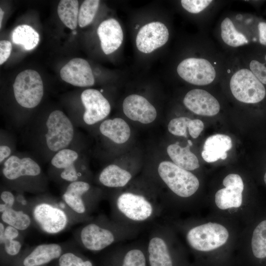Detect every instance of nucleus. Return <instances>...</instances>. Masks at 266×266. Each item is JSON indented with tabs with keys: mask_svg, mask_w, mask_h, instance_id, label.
Here are the masks:
<instances>
[{
	"mask_svg": "<svg viewBox=\"0 0 266 266\" xmlns=\"http://www.w3.org/2000/svg\"><path fill=\"white\" fill-rule=\"evenodd\" d=\"M110 204L112 219L140 229L157 223L165 207L157 192L133 189L120 191Z\"/></svg>",
	"mask_w": 266,
	"mask_h": 266,
	"instance_id": "f257e3e1",
	"label": "nucleus"
},
{
	"mask_svg": "<svg viewBox=\"0 0 266 266\" xmlns=\"http://www.w3.org/2000/svg\"><path fill=\"white\" fill-rule=\"evenodd\" d=\"M141 230L100 216L81 228L79 239L84 249L92 253H99L135 238Z\"/></svg>",
	"mask_w": 266,
	"mask_h": 266,
	"instance_id": "f03ea898",
	"label": "nucleus"
},
{
	"mask_svg": "<svg viewBox=\"0 0 266 266\" xmlns=\"http://www.w3.org/2000/svg\"><path fill=\"white\" fill-rule=\"evenodd\" d=\"M157 172L159 179L168 189L181 198L193 196L200 186L196 176L170 161L161 162Z\"/></svg>",
	"mask_w": 266,
	"mask_h": 266,
	"instance_id": "7ed1b4c3",
	"label": "nucleus"
},
{
	"mask_svg": "<svg viewBox=\"0 0 266 266\" xmlns=\"http://www.w3.org/2000/svg\"><path fill=\"white\" fill-rule=\"evenodd\" d=\"M169 231L161 223L152 225L146 241L149 266H174Z\"/></svg>",
	"mask_w": 266,
	"mask_h": 266,
	"instance_id": "20e7f679",
	"label": "nucleus"
},
{
	"mask_svg": "<svg viewBox=\"0 0 266 266\" xmlns=\"http://www.w3.org/2000/svg\"><path fill=\"white\" fill-rule=\"evenodd\" d=\"M100 266H149L146 242L138 240L114 245L103 256Z\"/></svg>",
	"mask_w": 266,
	"mask_h": 266,
	"instance_id": "39448f33",
	"label": "nucleus"
},
{
	"mask_svg": "<svg viewBox=\"0 0 266 266\" xmlns=\"http://www.w3.org/2000/svg\"><path fill=\"white\" fill-rule=\"evenodd\" d=\"M229 237L227 229L222 225L208 223L190 229L186 234L189 245L199 251H209L224 244Z\"/></svg>",
	"mask_w": 266,
	"mask_h": 266,
	"instance_id": "423d86ee",
	"label": "nucleus"
},
{
	"mask_svg": "<svg viewBox=\"0 0 266 266\" xmlns=\"http://www.w3.org/2000/svg\"><path fill=\"white\" fill-rule=\"evenodd\" d=\"M17 102L22 106H36L43 95V84L40 74L35 70L26 69L16 76L13 85Z\"/></svg>",
	"mask_w": 266,
	"mask_h": 266,
	"instance_id": "0eeeda50",
	"label": "nucleus"
},
{
	"mask_svg": "<svg viewBox=\"0 0 266 266\" xmlns=\"http://www.w3.org/2000/svg\"><path fill=\"white\" fill-rule=\"evenodd\" d=\"M233 95L238 101L255 103L263 100L266 96L263 85L252 72L248 69L237 70L232 76L230 82Z\"/></svg>",
	"mask_w": 266,
	"mask_h": 266,
	"instance_id": "6e6552de",
	"label": "nucleus"
},
{
	"mask_svg": "<svg viewBox=\"0 0 266 266\" xmlns=\"http://www.w3.org/2000/svg\"><path fill=\"white\" fill-rule=\"evenodd\" d=\"M46 125V142L51 151H59L69 145L73 137L74 129L70 120L63 112L59 110L52 111Z\"/></svg>",
	"mask_w": 266,
	"mask_h": 266,
	"instance_id": "1a4fd4ad",
	"label": "nucleus"
},
{
	"mask_svg": "<svg viewBox=\"0 0 266 266\" xmlns=\"http://www.w3.org/2000/svg\"><path fill=\"white\" fill-rule=\"evenodd\" d=\"M179 76L195 85L210 84L216 77V71L209 61L203 58H189L181 62L177 67Z\"/></svg>",
	"mask_w": 266,
	"mask_h": 266,
	"instance_id": "9d476101",
	"label": "nucleus"
},
{
	"mask_svg": "<svg viewBox=\"0 0 266 266\" xmlns=\"http://www.w3.org/2000/svg\"><path fill=\"white\" fill-rule=\"evenodd\" d=\"M33 216L41 229L49 234L62 232L68 223L67 215L63 210L46 202L38 203L34 206Z\"/></svg>",
	"mask_w": 266,
	"mask_h": 266,
	"instance_id": "9b49d317",
	"label": "nucleus"
},
{
	"mask_svg": "<svg viewBox=\"0 0 266 266\" xmlns=\"http://www.w3.org/2000/svg\"><path fill=\"white\" fill-rule=\"evenodd\" d=\"M167 28L160 22L148 23L139 30L136 37L137 49L144 53H150L165 45L168 39Z\"/></svg>",
	"mask_w": 266,
	"mask_h": 266,
	"instance_id": "f8f14e48",
	"label": "nucleus"
},
{
	"mask_svg": "<svg viewBox=\"0 0 266 266\" xmlns=\"http://www.w3.org/2000/svg\"><path fill=\"white\" fill-rule=\"evenodd\" d=\"M82 102L85 108L83 120L88 125H93L107 117L111 110L107 99L97 90L88 89L81 95Z\"/></svg>",
	"mask_w": 266,
	"mask_h": 266,
	"instance_id": "ddd939ff",
	"label": "nucleus"
},
{
	"mask_svg": "<svg viewBox=\"0 0 266 266\" xmlns=\"http://www.w3.org/2000/svg\"><path fill=\"white\" fill-rule=\"evenodd\" d=\"M64 252L62 247L58 244H41L20 256L10 266H45L58 260Z\"/></svg>",
	"mask_w": 266,
	"mask_h": 266,
	"instance_id": "4468645a",
	"label": "nucleus"
},
{
	"mask_svg": "<svg viewBox=\"0 0 266 266\" xmlns=\"http://www.w3.org/2000/svg\"><path fill=\"white\" fill-rule=\"evenodd\" d=\"M223 184L225 188L218 190L215 194L217 207L221 209H227L240 206L244 189L241 177L237 174H230L224 179Z\"/></svg>",
	"mask_w": 266,
	"mask_h": 266,
	"instance_id": "2eb2a0df",
	"label": "nucleus"
},
{
	"mask_svg": "<svg viewBox=\"0 0 266 266\" xmlns=\"http://www.w3.org/2000/svg\"><path fill=\"white\" fill-rule=\"evenodd\" d=\"M61 78L65 82L77 87L93 86L95 78L88 62L80 58H75L67 63L60 70Z\"/></svg>",
	"mask_w": 266,
	"mask_h": 266,
	"instance_id": "dca6fc26",
	"label": "nucleus"
},
{
	"mask_svg": "<svg viewBox=\"0 0 266 266\" xmlns=\"http://www.w3.org/2000/svg\"><path fill=\"white\" fill-rule=\"evenodd\" d=\"M183 103L191 111L201 116H214L220 109V104L214 97L200 89L189 91L184 98Z\"/></svg>",
	"mask_w": 266,
	"mask_h": 266,
	"instance_id": "f3484780",
	"label": "nucleus"
},
{
	"mask_svg": "<svg viewBox=\"0 0 266 266\" xmlns=\"http://www.w3.org/2000/svg\"><path fill=\"white\" fill-rule=\"evenodd\" d=\"M123 110L129 119L142 124L150 123L157 117L155 107L146 98L136 94L129 95L125 99Z\"/></svg>",
	"mask_w": 266,
	"mask_h": 266,
	"instance_id": "a211bd4d",
	"label": "nucleus"
},
{
	"mask_svg": "<svg viewBox=\"0 0 266 266\" xmlns=\"http://www.w3.org/2000/svg\"><path fill=\"white\" fill-rule=\"evenodd\" d=\"M90 185L85 181H76L71 182L63 195L66 204L78 214H86L96 204L87 201L83 196L90 190Z\"/></svg>",
	"mask_w": 266,
	"mask_h": 266,
	"instance_id": "6ab92c4d",
	"label": "nucleus"
},
{
	"mask_svg": "<svg viewBox=\"0 0 266 266\" xmlns=\"http://www.w3.org/2000/svg\"><path fill=\"white\" fill-rule=\"evenodd\" d=\"M101 49L106 55L112 53L121 46L123 32L119 23L110 18L102 22L97 29Z\"/></svg>",
	"mask_w": 266,
	"mask_h": 266,
	"instance_id": "aec40b11",
	"label": "nucleus"
},
{
	"mask_svg": "<svg viewBox=\"0 0 266 266\" xmlns=\"http://www.w3.org/2000/svg\"><path fill=\"white\" fill-rule=\"evenodd\" d=\"M40 172L38 164L31 158L20 159L14 155L6 160L2 169L3 175L9 180H15L24 176H35Z\"/></svg>",
	"mask_w": 266,
	"mask_h": 266,
	"instance_id": "412c9836",
	"label": "nucleus"
},
{
	"mask_svg": "<svg viewBox=\"0 0 266 266\" xmlns=\"http://www.w3.org/2000/svg\"><path fill=\"white\" fill-rule=\"evenodd\" d=\"M233 146L231 137L223 134H216L205 141L201 156L207 163H212L227 157V151Z\"/></svg>",
	"mask_w": 266,
	"mask_h": 266,
	"instance_id": "4be33fe9",
	"label": "nucleus"
},
{
	"mask_svg": "<svg viewBox=\"0 0 266 266\" xmlns=\"http://www.w3.org/2000/svg\"><path fill=\"white\" fill-rule=\"evenodd\" d=\"M133 178L129 170L118 165L111 164L105 167L99 176V182L104 186L111 188L126 187Z\"/></svg>",
	"mask_w": 266,
	"mask_h": 266,
	"instance_id": "5701e85b",
	"label": "nucleus"
},
{
	"mask_svg": "<svg viewBox=\"0 0 266 266\" xmlns=\"http://www.w3.org/2000/svg\"><path fill=\"white\" fill-rule=\"evenodd\" d=\"M100 131L102 135L117 144L126 142L131 135L129 125L120 118L104 121L100 126Z\"/></svg>",
	"mask_w": 266,
	"mask_h": 266,
	"instance_id": "b1692460",
	"label": "nucleus"
},
{
	"mask_svg": "<svg viewBox=\"0 0 266 266\" xmlns=\"http://www.w3.org/2000/svg\"><path fill=\"white\" fill-rule=\"evenodd\" d=\"M190 146L191 145L188 143L186 147H181L177 142L167 147V153L172 162L188 171L194 170L200 167L198 159L190 151Z\"/></svg>",
	"mask_w": 266,
	"mask_h": 266,
	"instance_id": "393cba45",
	"label": "nucleus"
},
{
	"mask_svg": "<svg viewBox=\"0 0 266 266\" xmlns=\"http://www.w3.org/2000/svg\"><path fill=\"white\" fill-rule=\"evenodd\" d=\"M78 157V154L74 150L63 149L59 151L51 160L52 165L59 169H63L61 173V178L66 181L76 179L78 174L74 166V162Z\"/></svg>",
	"mask_w": 266,
	"mask_h": 266,
	"instance_id": "a878e982",
	"label": "nucleus"
},
{
	"mask_svg": "<svg viewBox=\"0 0 266 266\" xmlns=\"http://www.w3.org/2000/svg\"><path fill=\"white\" fill-rule=\"evenodd\" d=\"M12 39L15 44L22 45L26 50H31L38 44L39 37L38 33L33 27L21 25L14 29Z\"/></svg>",
	"mask_w": 266,
	"mask_h": 266,
	"instance_id": "bb28decb",
	"label": "nucleus"
},
{
	"mask_svg": "<svg viewBox=\"0 0 266 266\" xmlns=\"http://www.w3.org/2000/svg\"><path fill=\"white\" fill-rule=\"evenodd\" d=\"M79 3L76 0H62L58 7V16L64 24L71 30L76 29L78 19Z\"/></svg>",
	"mask_w": 266,
	"mask_h": 266,
	"instance_id": "cd10ccee",
	"label": "nucleus"
},
{
	"mask_svg": "<svg viewBox=\"0 0 266 266\" xmlns=\"http://www.w3.org/2000/svg\"><path fill=\"white\" fill-rule=\"evenodd\" d=\"M221 35L224 42L232 47H238L248 43L244 34L238 32L231 20L227 17L221 24Z\"/></svg>",
	"mask_w": 266,
	"mask_h": 266,
	"instance_id": "c85d7f7f",
	"label": "nucleus"
},
{
	"mask_svg": "<svg viewBox=\"0 0 266 266\" xmlns=\"http://www.w3.org/2000/svg\"><path fill=\"white\" fill-rule=\"evenodd\" d=\"M3 223L13 227L19 231L27 229L31 224L30 216L22 210H17L13 208L6 210L1 213Z\"/></svg>",
	"mask_w": 266,
	"mask_h": 266,
	"instance_id": "c756f323",
	"label": "nucleus"
},
{
	"mask_svg": "<svg viewBox=\"0 0 266 266\" xmlns=\"http://www.w3.org/2000/svg\"><path fill=\"white\" fill-rule=\"evenodd\" d=\"M251 246L255 257L258 259L266 257V220L261 222L254 229Z\"/></svg>",
	"mask_w": 266,
	"mask_h": 266,
	"instance_id": "7c9ffc66",
	"label": "nucleus"
},
{
	"mask_svg": "<svg viewBox=\"0 0 266 266\" xmlns=\"http://www.w3.org/2000/svg\"><path fill=\"white\" fill-rule=\"evenodd\" d=\"M100 2L99 0H86L83 2L78 14V23L80 27H85L92 22Z\"/></svg>",
	"mask_w": 266,
	"mask_h": 266,
	"instance_id": "2f4dec72",
	"label": "nucleus"
},
{
	"mask_svg": "<svg viewBox=\"0 0 266 266\" xmlns=\"http://www.w3.org/2000/svg\"><path fill=\"white\" fill-rule=\"evenodd\" d=\"M57 261V266H97L89 258L71 251L64 252Z\"/></svg>",
	"mask_w": 266,
	"mask_h": 266,
	"instance_id": "473e14b6",
	"label": "nucleus"
},
{
	"mask_svg": "<svg viewBox=\"0 0 266 266\" xmlns=\"http://www.w3.org/2000/svg\"><path fill=\"white\" fill-rule=\"evenodd\" d=\"M191 119L186 117H180L172 119L168 123L169 132L176 136L187 137V129Z\"/></svg>",
	"mask_w": 266,
	"mask_h": 266,
	"instance_id": "72a5a7b5",
	"label": "nucleus"
},
{
	"mask_svg": "<svg viewBox=\"0 0 266 266\" xmlns=\"http://www.w3.org/2000/svg\"><path fill=\"white\" fill-rule=\"evenodd\" d=\"M212 1L211 0H182L181 3L187 11L196 14L206 8Z\"/></svg>",
	"mask_w": 266,
	"mask_h": 266,
	"instance_id": "f704fd0d",
	"label": "nucleus"
},
{
	"mask_svg": "<svg viewBox=\"0 0 266 266\" xmlns=\"http://www.w3.org/2000/svg\"><path fill=\"white\" fill-rule=\"evenodd\" d=\"M265 60L266 61V55ZM250 68L262 84H266V66L264 64L258 61L252 60L250 63Z\"/></svg>",
	"mask_w": 266,
	"mask_h": 266,
	"instance_id": "c9c22d12",
	"label": "nucleus"
},
{
	"mask_svg": "<svg viewBox=\"0 0 266 266\" xmlns=\"http://www.w3.org/2000/svg\"><path fill=\"white\" fill-rule=\"evenodd\" d=\"M0 200L3 202L0 204V212L1 213L7 209L13 208L15 203V197L10 191H4L0 194Z\"/></svg>",
	"mask_w": 266,
	"mask_h": 266,
	"instance_id": "e433bc0d",
	"label": "nucleus"
},
{
	"mask_svg": "<svg viewBox=\"0 0 266 266\" xmlns=\"http://www.w3.org/2000/svg\"><path fill=\"white\" fill-rule=\"evenodd\" d=\"M204 129L203 123L199 119L191 120L188 126V131L193 138H197Z\"/></svg>",
	"mask_w": 266,
	"mask_h": 266,
	"instance_id": "4c0bfd02",
	"label": "nucleus"
},
{
	"mask_svg": "<svg viewBox=\"0 0 266 266\" xmlns=\"http://www.w3.org/2000/svg\"><path fill=\"white\" fill-rule=\"evenodd\" d=\"M12 45L8 40H1L0 42V65L4 63L10 55Z\"/></svg>",
	"mask_w": 266,
	"mask_h": 266,
	"instance_id": "58836bf2",
	"label": "nucleus"
},
{
	"mask_svg": "<svg viewBox=\"0 0 266 266\" xmlns=\"http://www.w3.org/2000/svg\"><path fill=\"white\" fill-rule=\"evenodd\" d=\"M19 235V231L16 228L7 225L5 227L3 239L0 242V244L4 239H16Z\"/></svg>",
	"mask_w": 266,
	"mask_h": 266,
	"instance_id": "ea45409f",
	"label": "nucleus"
},
{
	"mask_svg": "<svg viewBox=\"0 0 266 266\" xmlns=\"http://www.w3.org/2000/svg\"><path fill=\"white\" fill-rule=\"evenodd\" d=\"M260 42L266 45V23L260 22L258 25Z\"/></svg>",
	"mask_w": 266,
	"mask_h": 266,
	"instance_id": "a19ab883",
	"label": "nucleus"
},
{
	"mask_svg": "<svg viewBox=\"0 0 266 266\" xmlns=\"http://www.w3.org/2000/svg\"><path fill=\"white\" fill-rule=\"evenodd\" d=\"M11 154L10 148L6 145L0 146V163Z\"/></svg>",
	"mask_w": 266,
	"mask_h": 266,
	"instance_id": "79ce46f5",
	"label": "nucleus"
},
{
	"mask_svg": "<svg viewBox=\"0 0 266 266\" xmlns=\"http://www.w3.org/2000/svg\"><path fill=\"white\" fill-rule=\"evenodd\" d=\"M4 15V12L1 8H0V28L1 27V23Z\"/></svg>",
	"mask_w": 266,
	"mask_h": 266,
	"instance_id": "37998d69",
	"label": "nucleus"
},
{
	"mask_svg": "<svg viewBox=\"0 0 266 266\" xmlns=\"http://www.w3.org/2000/svg\"><path fill=\"white\" fill-rule=\"evenodd\" d=\"M264 182L266 185V172L265 173V175H264Z\"/></svg>",
	"mask_w": 266,
	"mask_h": 266,
	"instance_id": "c03bdc74",
	"label": "nucleus"
},
{
	"mask_svg": "<svg viewBox=\"0 0 266 266\" xmlns=\"http://www.w3.org/2000/svg\"><path fill=\"white\" fill-rule=\"evenodd\" d=\"M188 143L191 145V146L193 145V143L190 140H188Z\"/></svg>",
	"mask_w": 266,
	"mask_h": 266,
	"instance_id": "a18cd8bd",
	"label": "nucleus"
}]
</instances>
